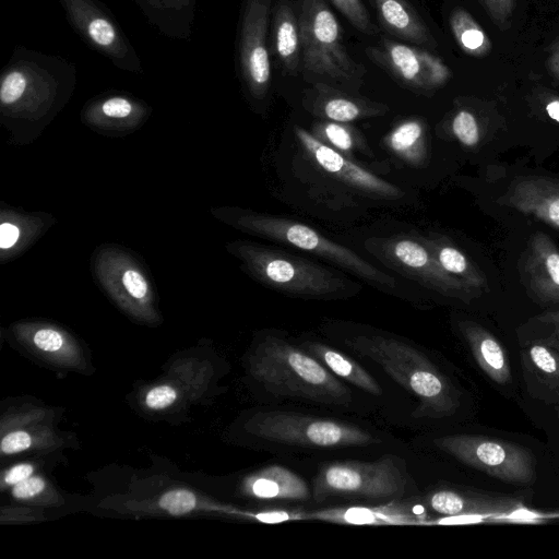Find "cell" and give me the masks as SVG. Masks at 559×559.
Instances as JSON below:
<instances>
[{
	"instance_id": "cell-1",
	"label": "cell",
	"mask_w": 559,
	"mask_h": 559,
	"mask_svg": "<svg viewBox=\"0 0 559 559\" xmlns=\"http://www.w3.org/2000/svg\"><path fill=\"white\" fill-rule=\"evenodd\" d=\"M344 344L377 364L417 400L415 418L443 419L459 409L456 386L415 345L380 332L357 333L345 338Z\"/></svg>"
},
{
	"instance_id": "cell-2",
	"label": "cell",
	"mask_w": 559,
	"mask_h": 559,
	"mask_svg": "<svg viewBox=\"0 0 559 559\" xmlns=\"http://www.w3.org/2000/svg\"><path fill=\"white\" fill-rule=\"evenodd\" d=\"M76 82L78 69L67 58L15 46L0 73L1 112L10 119H45L69 100Z\"/></svg>"
},
{
	"instance_id": "cell-3",
	"label": "cell",
	"mask_w": 559,
	"mask_h": 559,
	"mask_svg": "<svg viewBox=\"0 0 559 559\" xmlns=\"http://www.w3.org/2000/svg\"><path fill=\"white\" fill-rule=\"evenodd\" d=\"M252 373L271 394L347 406L352 391L302 347L271 333L257 347Z\"/></svg>"
},
{
	"instance_id": "cell-4",
	"label": "cell",
	"mask_w": 559,
	"mask_h": 559,
	"mask_svg": "<svg viewBox=\"0 0 559 559\" xmlns=\"http://www.w3.org/2000/svg\"><path fill=\"white\" fill-rule=\"evenodd\" d=\"M236 254L252 277L289 297L338 300L356 295L361 285L341 271L273 246L239 243Z\"/></svg>"
},
{
	"instance_id": "cell-5",
	"label": "cell",
	"mask_w": 559,
	"mask_h": 559,
	"mask_svg": "<svg viewBox=\"0 0 559 559\" xmlns=\"http://www.w3.org/2000/svg\"><path fill=\"white\" fill-rule=\"evenodd\" d=\"M408 484L405 463L396 455L374 461H333L324 463L317 472L311 498L318 503L331 498L390 502L401 499Z\"/></svg>"
},
{
	"instance_id": "cell-6",
	"label": "cell",
	"mask_w": 559,
	"mask_h": 559,
	"mask_svg": "<svg viewBox=\"0 0 559 559\" xmlns=\"http://www.w3.org/2000/svg\"><path fill=\"white\" fill-rule=\"evenodd\" d=\"M237 224L247 233L320 258L377 288L392 289L396 286L393 276L301 222L272 214L247 212L239 216Z\"/></svg>"
},
{
	"instance_id": "cell-7",
	"label": "cell",
	"mask_w": 559,
	"mask_h": 559,
	"mask_svg": "<svg viewBox=\"0 0 559 559\" xmlns=\"http://www.w3.org/2000/svg\"><path fill=\"white\" fill-rule=\"evenodd\" d=\"M302 69L349 90L362 83L366 69L348 53L342 29L323 0H302L298 17Z\"/></svg>"
},
{
	"instance_id": "cell-8",
	"label": "cell",
	"mask_w": 559,
	"mask_h": 559,
	"mask_svg": "<svg viewBox=\"0 0 559 559\" xmlns=\"http://www.w3.org/2000/svg\"><path fill=\"white\" fill-rule=\"evenodd\" d=\"M252 430L273 444L302 449L369 447L380 442L370 430L352 423L281 409L258 414Z\"/></svg>"
},
{
	"instance_id": "cell-9",
	"label": "cell",
	"mask_w": 559,
	"mask_h": 559,
	"mask_svg": "<svg viewBox=\"0 0 559 559\" xmlns=\"http://www.w3.org/2000/svg\"><path fill=\"white\" fill-rule=\"evenodd\" d=\"M365 247L390 270L444 297L469 302L478 295L442 269L420 236L376 237L368 239Z\"/></svg>"
},
{
	"instance_id": "cell-10",
	"label": "cell",
	"mask_w": 559,
	"mask_h": 559,
	"mask_svg": "<svg viewBox=\"0 0 559 559\" xmlns=\"http://www.w3.org/2000/svg\"><path fill=\"white\" fill-rule=\"evenodd\" d=\"M433 444L461 463L502 481L531 485L536 480L533 453L516 443L481 435H449Z\"/></svg>"
},
{
	"instance_id": "cell-11",
	"label": "cell",
	"mask_w": 559,
	"mask_h": 559,
	"mask_svg": "<svg viewBox=\"0 0 559 559\" xmlns=\"http://www.w3.org/2000/svg\"><path fill=\"white\" fill-rule=\"evenodd\" d=\"M78 36L117 69L141 74L142 60L116 16L100 0H58Z\"/></svg>"
},
{
	"instance_id": "cell-12",
	"label": "cell",
	"mask_w": 559,
	"mask_h": 559,
	"mask_svg": "<svg viewBox=\"0 0 559 559\" xmlns=\"http://www.w3.org/2000/svg\"><path fill=\"white\" fill-rule=\"evenodd\" d=\"M271 0H245L238 28V73L247 93L263 99L271 85L267 26Z\"/></svg>"
},
{
	"instance_id": "cell-13",
	"label": "cell",
	"mask_w": 559,
	"mask_h": 559,
	"mask_svg": "<svg viewBox=\"0 0 559 559\" xmlns=\"http://www.w3.org/2000/svg\"><path fill=\"white\" fill-rule=\"evenodd\" d=\"M366 55L416 92H431L451 78L445 63L419 46L384 39L378 46L368 47Z\"/></svg>"
},
{
	"instance_id": "cell-14",
	"label": "cell",
	"mask_w": 559,
	"mask_h": 559,
	"mask_svg": "<svg viewBox=\"0 0 559 559\" xmlns=\"http://www.w3.org/2000/svg\"><path fill=\"white\" fill-rule=\"evenodd\" d=\"M295 135L306 156L326 175L369 198L397 200L405 192L397 186L364 169L353 159L322 143L311 132L295 126Z\"/></svg>"
},
{
	"instance_id": "cell-15",
	"label": "cell",
	"mask_w": 559,
	"mask_h": 559,
	"mask_svg": "<svg viewBox=\"0 0 559 559\" xmlns=\"http://www.w3.org/2000/svg\"><path fill=\"white\" fill-rule=\"evenodd\" d=\"M302 104L318 118L345 123L383 116L389 111L384 104L337 90L323 82L314 83L305 92Z\"/></svg>"
},
{
	"instance_id": "cell-16",
	"label": "cell",
	"mask_w": 559,
	"mask_h": 559,
	"mask_svg": "<svg viewBox=\"0 0 559 559\" xmlns=\"http://www.w3.org/2000/svg\"><path fill=\"white\" fill-rule=\"evenodd\" d=\"M522 277L535 299L544 304H559V249L542 231L535 233L528 241Z\"/></svg>"
},
{
	"instance_id": "cell-17",
	"label": "cell",
	"mask_w": 559,
	"mask_h": 559,
	"mask_svg": "<svg viewBox=\"0 0 559 559\" xmlns=\"http://www.w3.org/2000/svg\"><path fill=\"white\" fill-rule=\"evenodd\" d=\"M500 203L559 229V180L537 176L514 179Z\"/></svg>"
},
{
	"instance_id": "cell-18",
	"label": "cell",
	"mask_w": 559,
	"mask_h": 559,
	"mask_svg": "<svg viewBox=\"0 0 559 559\" xmlns=\"http://www.w3.org/2000/svg\"><path fill=\"white\" fill-rule=\"evenodd\" d=\"M428 507L445 516L506 515L519 510L516 499L455 489H438L426 498Z\"/></svg>"
},
{
	"instance_id": "cell-19",
	"label": "cell",
	"mask_w": 559,
	"mask_h": 559,
	"mask_svg": "<svg viewBox=\"0 0 559 559\" xmlns=\"http://www.w3.org/2000/svg\"><path fill=\"white\" fill-rule=\"evenodd\" d=\"M527 390L534 397L559 405V352L539 341L521 352Z\"/></svg>"
},
{
	"instance_id": "cell-20",
	"label": "cell",
	"mask_w": 559,
	"mask_h": 559,
	"mask_svg": "<svg viewBox=\"0 0 559 559\" xmlns=\"http://www.w3.org/2000/svg\"><path fill=\"white\" fill-rule=\"evenodd\" d=\"M308 519L348 525L417 524L418 514L405 503L384 502L378 507H341L308 512Z\"/></svg>"
},
{
	"instance_id": "cell-21",
	"label": "cell",
	"mask_w": 559,
	"mask_h": 559,
	"mask_svg": "<svg viewBox=\"0 0 559 559\" xmlns=\"http://www.w3.org/2000/svg\"><path fill=\"white\" fill-rule=\"evenodd\" d=\"M146 21L163 36L190 40L193 34L197 0H132Z\"/></svg>"
},
{
	"instance_id": "cell-22",
	"label": "cell",
	"mask_w": 559,
	"mask_h": 559,
	"mask_svg": "<svg viewBox=\"0 0 559 559\" xmlns=\"http://www.w3.org/2000/svg\"><path fill=\"white\" fill-rule=\"evenodd\" d=\"M246 490L255 499L273 501H305L311 498L306 480L292 469L272 464L246 480Z\"/></svg>"
},
{
	"instance_id": "cell-23",
	"label": "cell",
	"mask_w": 559,
	"mask_h": 559,
	"mask_svg": "<svg viewBox=\"0 0 559 559\" xmlns=\"http://www.w3.org/2000/svg\"><path fill=\"white\" fill-rule=\"evenodd\" d=\"M459 330L479 368L496 383L511 382V368L508 355L500 342L480 324L464 320Z\"/></svg>"
},
{
	"instance_id": "cell-24",
	"label": "cell",
	"mask_w": 559,
	"mask_h": 559,
	"mask_svg": "<svg viewBox=\"0 0 559 559\" xmlns=\"http://www.w3.org/2000/svg\"><path fill=\"white\" fill-rule=\"evenodd\" d=\"M383 25L397 37L419 47L437 43L416 10L406 0H373Z\"/></svg>"
},
{
	"instance_id": "cell-25",
	"label": "cell",
	"mask_w": 559,
	"mask_h": 559,
	"mask_svg": "<svg viewBox=\"0 0 559 559\" xmlns=\"http://www.w3.org/2000/svg\"><path fill=\"white\" fill-rule=\"evenodd\" d=\"M420 238L447 273L477 293L487 286L481 270L450 238L433 231Z\"/></svg>"
},
{
	"instance_id": "cell-26",
	"label": "cell",
	"mask_w": 559,
	"mask_h": 559,
	"mask_svg": "<svg viewBox=\"0 0 559 559\" xmlns=\"http://www.w3.org/2000/svg\"><path fill=\"white\" fill-rule=\"evenodd\" d=\"M302 348L336 377L374 396L382 394V388L377 380L360 364L344 353L318 341H305Z\"/></svg>"
},
{
	"instance_id": "cell-27",
	"label": "cell",
	"mask_w": 559,
	"mask_h": 559,
	"mask_svg": "<svg viewBox=\"0 0 559 559\" xmlns=\"http://www.w3.org/2000/svg\"><path fill=\"white\" fill-rule=\"evenodd\" d=\"M384 145L399 159L414 167H423L428 160L424 120L407 118L400 121L385 135Z\"/></svg>"
},
{
	"instance_id": "cell-28",
	"label": "cell",
	"mask_w": 559,
	"mask_h": 559,
	"mask_svg": "<svg viewBox=\"0 0 559 559\" xmlns=\"http://www.w3.org/2000/svg\"><path fill=\"white\" fill-rule=\"evenodd\" d=\"M274 48L283 68L296 75L301 61L299 22L287 3H280L273 25Z\"/></svg>"
},
{
	"instance_id": "cell-29",
	"label": "cell",
	"mask_w": 559,
	"mask_h": 559,
	"mask_svg": "<svg viewBox=\"0 0 559 559\" xmlns=\"http://www.w3.org/2000/svg\"><path fill=\"white\" fill-rule=\"evenodd\" d=\"M146 112L141 100L116 91L95 97L85 107V116L92 121H135Z\"/></svg>"
},
{
	"instance_id": "cell-30",
	"label": "cell",
	"mask_w": 559,
	"mask_h": 559,
	"mask_svg": "<svg viewBox=\"0 0 559 559\" xmlns=\"http://www.w3.org/2000/svg\"><path fill=\"white\" fill-rule=\"evenodd\" d=\"M311 133L319 141L350 159L357 152L370 155L362 134L348 123L322 119L313 124Z\"/></svg>"
},
{
	"instance_id": "cell-31",
	"label": "cell",
	"mask_w": 559,
	"mask_h": 559,
	"mask_svg": "<svg viewBox=\"0 0 559 559\" xmlns=\"http://www.w3.org/2000/svg\"><path fill=\"white\" fill-rule=\"evenodd\" d=\"M450 27L459 47L472 57L481 58L490 53L492 44L483 27L463 8L450 14Z\"/></svg>"
},
{
	"instance_id": "cell-32",
	"label": "cell",
	"mask_w": 559,
	"mask_h": 559,
	"mask_svg": "<svg viewBox=\"0 0 559 559\" xmlns=\"http://www.w3.org/2000/svg\"><path fill=\"white\" fill-rule=\"evenodd\" d=\"M452 135L464 146L473 147L480 140V128L476 116L466 108L457 109L451 117Z\"/></svg>"
},
{
	"instance_id": "cell-33",
	"label": "cell",
	"mask_w": 559,
	"mask_h": 559,
	"mask_svg": "<svg viewBox=\"0 0 559 559\" xmlns=\"http://www.w3.org/2000/svg\"><path fill=\"white\" fill-rule=\"evenodd\" d=\"M342 14L361 33L377 35L379 28L371 21L361 0H331Z\"/></svg>"
},
{
	"instance_id": "cell-34",
	"label": "cell",
	"mask_w": 559,
	"mask_h": 559,
	"mask_svg": "<svg viewBox=\"0 0 559 559\" xmlns=\"http://www.w3.org/2000/svg\"><path fill=\"white\" fill-rule=\"evenodd\" d=\"M159 507L173 515L190 512L195 508L197 498L187 489L170 490L162 496Z\"/></svg>"
},
{
	"instance_id": "cell-35",
	"label": "cell",
	"mask_w": 559,
	"mask_h": 559,
	"mask_svg": "<svg viewBox=\"0 0 559 559\" xmlns=\"http://www.w3.org/2000/svg\"><path fill=\"white\" fill-rule=\"evenodd\" d=\"M486 13L497 27L507 29L515 5V0H479Z\"/></svg>"
},
{
	"instance_id": "cell-36",
	"label": "cell",
	"mask_w": 559,
	"mask_h": 559,
	"mask_svg": "<svg viewBox=\"0 0 559 559\" xmlns=\"http://www.w3.org/2000/svg\"><path fill=\"white\" fill-rule=\"evenodd\" d=\"M121 282L126 292L134 299H143L147 296V282L136 269H127L122 274Z\"/></svg>"
},
{
	"instance_id": "cell-37",
	"label": "cell",
	"mask_w": 559,
	"mask_h": 559,
	"mask_svg": "<svg viewBox=\"0 0 559 559\" xmlns=\"http://www.w3.org/2000/svg\"><path fill=\"white\" fill-rule=\"evenodd\" d=\"M177 399V392L169 385L153 388L146 395L145 403L152 409H163Z\"/></svg>"
},
{
	"instance_id": "cell-38",
	"label": "cell",
	"mask_w": 559,
	"mask_h": 559,
	"mask_svg": "<svg viewBox=\"0 0 559 559\" xmlns=\"http://www.w3.org/2000/svg\"><path fill=\"white\" fill-rule=\"evenodd\" d=\"M32 444L31 436L25 431H13L3 437L1 451L4 454H13L28 449Z\"/></svg>"
},
{
	"instance_id": "cell-39",
	"label": "cell",
	"mask_w": 559,
	"mask_h": 559,
	"mask_svg": "<svg viewBox=\"0 0 559 559\" xmlns=\"http://www.w3.org/2000/svg\"><path fill=\"white\" fill-rule=\"evenodd\" d=\"M34 344L41 350L56 352L63 345L62 335L52 329L38 330L34 337Z\"/></svg>"
},
{
	"instance_id": "cell-40",
	"label": "cell",
	"mask_w": 559,
	"mask_h": 559,
	"mask_svg": "<svg viewBox=\"0 0 559 559\" xmlns=\"http://www.w3.org/2000/svg\"><path fill=\"white\" fill-rule=\"evenodd\" d=\"M536 319L542 323L552 325L550 335L539 340V342L555 349H559V310L546 311L537 316Z\"/></svg>"
},
{
	"instance_id": "cell-41",
	"label": "cell",
	"mask_w": 559,
	"mask_h": 559,
	"mask_svg": "<svg viewBox=\"0 0 559 559\" xmlns=\"http://www.w3.org/2000/svg\"><path fill=\"white\" fill-rule=\"evenodd\" d=\"M44 488L45 481L40 477H28L16 484L12 492L16 499H28L41 492Z\"/></svg>"
},
{
	"instance_id": "cell-42",
	"label": "cell",
	"mask_w": 559,
	"mask_h": 559,
	"mask_svg": "<svg viewBox=\"0 0 559 559\" xmlns=\"http://www.w3.org/2000/svg\"><path fill=\"white\" fill-rule=\"evenodd\" d=\"M19 236L20 230L15 225L9 222L2 223L0 226V248L3 250L12 248L16 243Z\"/></svg>"
},
{
	"instance_id": "cell-43",
	"label": "cell",
	"mask_w": 559,
	"mask_h": 559,
	"mask_svg": "<svg viewBox=\"0 0 559 559\" xmlns=\"http://www.w3.org/2000/svg\"><path fill=\"white\" fill-rule=\"evenodd\" d=\"M33 466L29 464H19L13 466L4 476V483L8 485H16L33 474Z\"/></svg>"
},
{
	"instance_id": "cell-44",
	"label": "cell",
	"mask_w": 559,
	"mask_h": 559,
	"mask_svg": "<svg viewBox=\"0 0 559 559\" xmlns=\"http://www.w3.org/2000/svg\"><path fill=\"white\" fill-rule=\"evenodd\" d=\"M546 64L549 73L559 81V37L549 48Z\"/></svg>"
},
{
	"instance_id": "cell-45",
	"label": "cell",
	"mask_w": 559,
	"mask_h": 559,
	"mask_svg": "<svg viewBox=\"0 0 559 559\" xmlns=\"http://www.w3.org/2000/svg\"><path fill=\"white\" fill-rule=\"evenodd\" d=\"M545 110L550 119L559 122V97H550L545 104Z\"/></svg>"
},
{
	"instance_id": "cell-46",
	"label": "cell",
	"mask_w": 559,
	"mask_h": 559,
	"mask_svg": "<svg viewBox=\"0 0 559 559\" xmlns=\"http://www.w3.org/2000/svg\"><path fill=\"white\" fill-rule=\"evenodd\" d=\"M558 416H559V408H558Z\"/></svg>"
}]
</instances>
